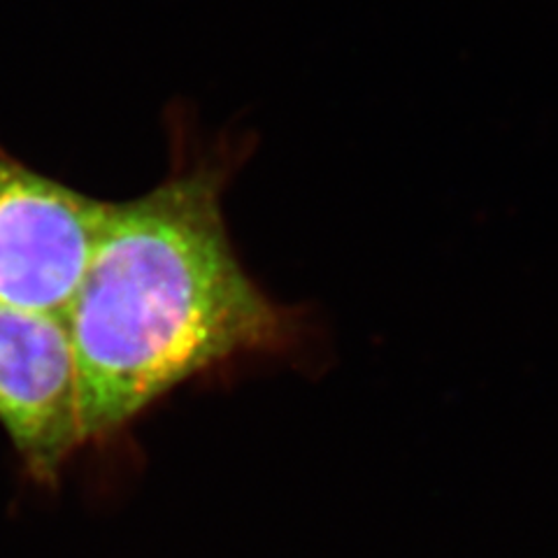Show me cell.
I'll list each match as a JSON object with an SVG mask.
<instances>
[{
  "label": "cell",
  "instance_id": "cell-1",
  "mask_svg": "<svg viewBox=\"0 0 558 558\" xmlns=\"http://www.w3.org/2000/svg\"><path fill=\"white\" fill-rule=\"evenodd\" d=\"M231 149L186 159L145 196L110 203L68 312L86 445L217 365L284 349L293 317L242 268L221 196Z\"/></svg>",
  "mask_w": 558,
  "mask_h": 558
},
{
  "label": "cell",
  "instance_id": "cell-2",
  "mask_svg": "<svg viewBox=\"0 0 558 558\" xmlns=\"http://www.w3.org/2000/svg\"><path fill=\"white\" fill-rule=\"evenodd\" d=\"M108 213L0 151V303L65 319Z\"/></svg>",
  "mask_w": 558,
  "mask_h": 558
},
{
  "label": "cell",
  "instance_id": "cell-3",
  "mask_svg": "<svg viewBox=\"0 0 558 558\" xmlns=\"http://www.w3.org/2000/svg\"><path fill=\"white\" fill-rule=\"evenodd\" d=\"M0 426L35 480L86 445L80 371L63 317L0 303Z\"/></svg>",
  "mask_w": 558,
  "mask_h": 558
}]
</instances>
